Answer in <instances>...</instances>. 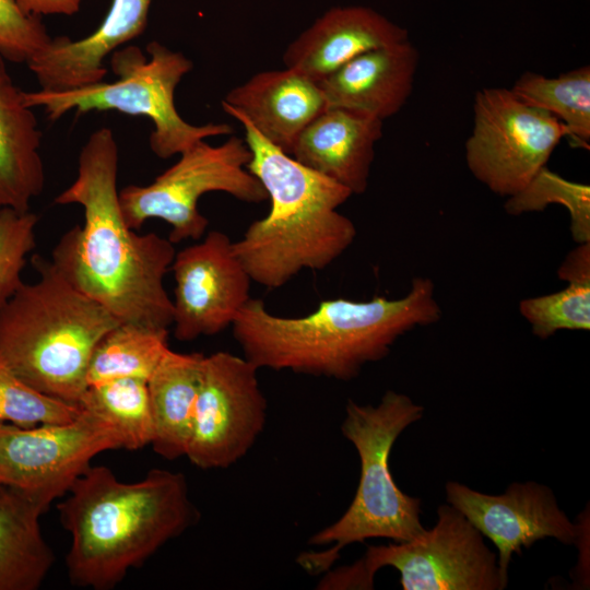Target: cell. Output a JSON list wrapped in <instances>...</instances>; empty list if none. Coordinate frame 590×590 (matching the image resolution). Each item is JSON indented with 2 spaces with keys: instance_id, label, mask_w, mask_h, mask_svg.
<instances>
[{
  "instance_id": "6da1fadb",
  "label": "cell",
  "mask_w": 590,
  "mask_h": 590,
  "mask_svg": "<svg viewBox=\"0 0 590 590\" xmlns=\"http://www.w3.org/2000/svg\"><path fill=\"white\" fill-rule=\"evenodd\" d=\"M118 161L113 130L94 131L81 150L75 180L55 198L57 204L81 205L83 225L61 236L50 261L120 321L168 330L173 299L164 278L175 258L174 244L128 226L119 204Z\"/></svg>"
},
{
  "instance_id": "7a4b0ae2",
  "label": "cell",
  "mask_w": 590,
  "mask_h": 590,
  "mask_svg": "<svg viewBox=\"0 0 590 590\" xmlns=\"http://www.w3.org/2000/svg\"><path fill=\"white\" fill-rule=\"evenodd\" d=\"M440 318L433 281L417 276L400 298L327 299L302 317L273 315L263 300L250 298L232 332L244 357L258 369L346 381L366 364L385 358L401 335Z\"/></svg>"
},
{
  "instance_id": "3957f363",
  "label": "cell",
  "mask_w": 590,
  "mask_h": 590,
  "mask_svg": "<svg viewBox=\"0 0 590 590\" xmlns=\"http://www.w3.org/2000/svg\"><path fill=\"white\" fill-rule=\"evenodd\" d=\"M58 504L71 543L72 585L108 590L198 518L180 472L152 469L126 483L105 465H91Z\"/></svg>"
},
{
  "instance_id": "277c9868",
  "label": "cell",
  "mask_w": 590,
  "mask_h": 590,
  "mask_svg": "<svg viewBox=\"0 0 590 590\" xmlns=\"http://www.w3.org/2000/svg\"><path fill=\"white\" fill-rule=\"evenodd\" d=\"M251 157L247 169L270 200L269 213L250 223L233 249L251 280L279 288L303 270H323L354 241V223L338 211L352 192L306 167L264 139L240 114Z\"/></svg>"
},
{
  "instance_id": "5b68a950",
  "label": "cell",
  "mask_w": 590,
  "mask_h": 590,
  "mask_svg": "<svg viewBox=\"0 0 590 590\" xmlns=\"http://www.w3.org/2000/svg\"><path fill=\"white\" fill-rule=\"evenodd\" d=\"M38 274L0 307V359L42 393L78 404L91 354L120 320L76 290L40 255Z\"/></svg>"
},
{
  "instance_id": "8992f818",
  "label": "cell",
  "mask_w": 590,
  "mask_h": 590,
  "mask_svg": "<svg viewBox=\"0 0 590 590\" xmlns=\"http://www.w3.org/2000/svg\"><path fill=\"white\" fill-rule=\"evenodd\" d=\"M423 412L409 396L393 390H388L376 406L347 401L341 430L361 460L358 486L342 517L309 539L311 545L331 547L302 553L297 562L304 569L311 574L328 571L343 547L352 543L373 538L406 542L426 530L421 522V499L403 493L389 468L396 440L422 418Z\"/></svg>"
},
{
  "instance_id": "52a82bcc",
  "label": "cell",
  "mask_w": 590,
  "mask_h": 590,
  "mask_svg": "<svg viewBox=\"0 0 590 590\" xmlns=\"http://www.w3.org/2000/svg\"><path fill=\"white\" fill-rule=\"evenodd\" d=\"M149 58L137 46H122L111 52L110 66L117 79L62 90L23 92L26 106L42 107L56 121L66 113L116 110L144 116L153 123L150 148L161 158L180 154L193 144L216 135H231L227 123H188L175 106V90L192 69V61L153 40L146 45Z\"/></svg>"
},
{
  "instance_id": "ba28073f",
  "label": "cell",
  "mask_w": 590,
  "mask_h": 590,
  "mask_svg": "<svg viewBox=\"0 0 590 590\" xmlns=\"http://www.w3.org/2000/svg\"><path fill=\"white\" fill-rule=\"evenodd\" d=\"M384 567L403 590H502L508 585L482 533L453 506L440 505L436 524L411 541L369 545L352 566L328 570L319 589H370Z\"/></svg>"
},
{
  "instance_id": "9c48e42d",
  "label": "cell",
  "mask_w": 590,
  "mask_h": 590,
  "mask_svg": "<svg viewBox=\"0 0 590 590\" xmlns=\"http://www.w3.org/2000/svg\"><path fill=\"white\" fill-rule=\"evenodd\" d=\"M179 160L150 185H129L119 190V204L128 226L139 229L150 219L170 226L175 245L204 234L209 220L200 213V198L213 191L249 203L268 199L261 182L248 169L251 153L245 141L232 135L213 146L204 140L179 154Z\"/></svg>"
},
{
  "instance_id": "30bf717a",
  "label": "cell",
  "mask_w": 590,
  "mask_h": 590,
  "mask_svg": "<svg viewBox=\"0 0 590 590\" xmlns=\"http://www.w3.org/2000/svg\"><path fill=\"white\" fill-rule=\"evenodd\" d=\"M567 137L558 119L524 104L510 90L482 88L473 102L467 165L491 191L508 198L546 166L555 148Z\"/></svg>"
},
{
  "instance_id": "8fae6325",
  "label": "cell",
  "mask_w": 590,
  "mask_h": 590,
  "mask_svg": "<svg viewBox=\"0 0 590 590\" xmlns=\"http://www.w3.org/2000/svg\"><path fill=\"white\" fill-rule=\"evenodd\" d=\"M123 448L118 428L82 408L72 421L20 427L0 423V486L49 508L101 452Z\"/></svg>"
},
{
  "instance_id": "7c38bea8",
  "label": "cell",
  "mask_w": 590,
  "mask_h": 590,
  "mask_svg": "<svg viewBox=\"0 0 590 590\" xmlns=\"http://www.w3.org/2000/svg\"><path fill=\"white\" fill-rule=\"evenodd\" d=\"M258 368L228 352L203 356L186 457L200 469H224L240 460L263 430L267 400Z\"/></svg>"
},
{
  "instance_id": "4fadbf2b",
  "label": "cell",
  "mask_w": 590,
  "mask_h": 590,
  "mask_svg": "<svg viewBox=\"0 0 590 590\" xmlns=\"http://www.w3.org/2000/svg\"><path fill=\"white\" fill-rule=\"evenodd\" d=\"M174 337L181 342L232 327L251 298V278L223 232L211 231L175 253Z\"/></svg>"
},
{
  "instance_id": "5bb4252c",
  "label": "cell",
  "mask_w": 590,
  "mask_h": 590,
  "mask_svg": "<svg viewBox=\"0 0 590 590\" xmlns=\"http://www.w3.org/2000/svg\"><path fill=\"white\" fill-rule=\"evenodd\" d=\"M446 500L458 509L498 550L497 564L508 577L514 553L536 541L554 538L577 544L580 527L559 508L553 491L534 481L514 482L502 495H488L456 481L446 484Z\"/></svg>"
},
{
  "instance_id": "9a60e30c",
  "label": "cell",
  "mask_w": 590,
  "mask_h": 590,
  "mask_svg": "<svg viewBox=\"0 0 590 590\" xmlns=\"http://www.w3.org/2000/svg\"><path fill=\"white\" fill-rule=\"evenodd\" d=\"M406 39V28L369 7H333L287 46L283 62L318 83L363 52Z\"/></svg>"
},
{
  "instance_id": "2e32d148",
  "label": "cell",
  "mask_w": 590,
  "mask_h": 590,
  "mask_svg": "<svg viewBox=\"0 0 590 590\" xmlns=\"http://www.w3.org/2000/svg\"><path fill=\"white\" fill-rule=\"evenodd\" d=\"M152 0H111L99 26L88 36L72 40L51 38L27 66L40 88L62 91L103 81L105 58L146 27Z\"/></svg>"
},
{
  "instance_id": "e0dca14e",
  "label": "cell",
  "mask_w": 590,
  "mask_h": 590,
  "mask_svg": "<svg viewBox=\"0 0 590 590\" xmlns=\"http://www.w3.org/2000/svg\"><path fill=\"white\" fill-rule=\"evenodd\" d=\"M384 120L365 111L327 106L298 135L297 162L361 194L368 187Z\"/></svg>"
},
{
  "instance_id": "ac0fdd59",
  "label": "cell",
  "mask_w": 590,
  "mask_h": 590,
  "mask_svg": "<svg viewBox=\"0 0 590 590\" xmlns=\"http://www.w3.org/2000/svg\"><path fill=\"white\" fill-rule=\"evenodd\" d=\"M327 106L318 83L290 68L258 72L222 101L224 111L244 116L264 139L288 155L302 131Z\"/></svg>"
},
{
  "instance_id": "d6986e66",
  "label": "cell",
  "mask_w": 590,
  "mask_h": 590,
  "mask_svg": "<svg viewBox=\"0 0 590 590\" xmlns=\"http://www.w3.org/2000/svg\"><path fill=\"white\" fill-rule=\"evenodd\" d=\"M418 51L410 38L358 55L318 82L328 106L368 113L385 120L413 91Z\"/></svg>"
},
{
  "instance_id": "ffe728a7",
  "label": "cell",
  "mask_w": 590,
  "mask_h": 590,
  "mask_svg": "<svg viewBox=\"0 0 590 590\" xmlns=\"http://www.w3.org/2000/svg\"><path fill=\"white\" fill-rule=\"evenodd\" d=\"M0 55V209L30 211L45 186L42 132Z\"/></svg>"
},
{
  "instance_id": "44dd1931",
  "label": "cell",
  "mask_w": 590,
  "mask_h": 590,
  "mask_svg": "<svg viewBox=\"0 0 590 590\" xmlns=\"http://www.w3.org/2000/svg\"><path fill=\"white\" fill-rule=\"evenodd\" d=\"M203 356L169 349L148 380L154 422L151 446L167 460L186 456Z\"/></svg>"
},
{
  "instance_id": "7402d4cb",
  "label": "cell",
  "mask_w": 590,
  "mask_h": 590,
  "mask_svg": "<svg viewBox=\"0 0 590 590\" xmlns=\"http://www.w3.org/2000/svg\"><path fill=\"white\" fill-rule=\"evenodd\" d=\"M47 509L0 487V590H36L46 579L55 560L39 521Z\"/></svg>"
},
{
  "instance_id": "603a6c76",
  "label": "cell",
  "mask_w": 590,
  "mask_h": 590,
  "mask_svg": "<svg viewBox=\"0 0 590 590\" xmlns=\"http://www.w3.org/2000/svg\"><path fill=\"white\" fill-rule=\"evenodd\" d=\"M168 350V330L120 321L95 345L86 385L117 378L148 381Z\"/></svg>"
},
{
  "instance_id": "cb8c5ba5",
  "label": "cell",
  "mask_w": 590,
  "mask_h": 590,
  "mask_svg": "<svg viewBox=\"0 0 590 590\" xmlns=\"http://www.w3.org/2000/svg\"><path fill=\"white\" fill-rule=\"evenodd\" d=\"M510 91L524 104L544 110L567 129L577 148L589 149L590 67L581 66L555 78L527 71Z\"/></svg>"
},
{
  "instance_id": "d4e9b609",
  "label": "cell",
  "mask_w": 590,
  "mask_h": 590,
  "mask_svg": "<svg viewBox=\"0 0 590 590\" xmlns=\"http://www.w3.org/2000/svg\"><path fill=\"white\" fill-rule=\"evenodd\" d=\"M79 405L111 422L122 436L123 449L138 450L151 445L154 422L148 381L117 378L90 385Z\"/></svg>"
},
{
  "instance_id": "484cf974",
  "label": "cell",
  "mask_w": 590,
  "mask_h": 590,
  "mask_svg": "<svg viewBox=\"0 0 590 590\" xmlns=\"http://www.w3.org/2000/svg\"><path fill=\"white\" fill-rule=\"evenodd\" d=\"M565 206L570 216V232L578 244L590 243V187L550 170L540 169L519 192L508 197L505 210L510 215L542 211L548 204Z\"/></svg>"
},
{
  "instance_id": "4316f807",
  "label": "cell",
  "mask_w": 590,
  "mask_h": 590,
  "mask_svg": "<svg viewBox=\"0 0 590 590\" xmlns=\"http://www.w3.org/2000/svg\"><path fill=\"white\" fill-rule=\"evenodd\" d=\"M555 293L529 297L519 304L532 333L545 340L559 330L590 329V281H569Z\"/></svg>"
},
{
  "instance_id": "83f0119b",
  "label": "cell",
  "mask_w": 590,
  "mask_h": 590,
  "mask_svg": "<svg viewBox=\"0 0 590 590\" xmlns=\"http://www.w3.org/2000/svg\"><path fill=\"white\" fill-rule=\"evenodd\" d=\"M81 412L82 408L78 404L32 388L0 359V423L33 427L69 422Z\"/></svg>"
},
{
  "instance_id": "f1b7e54d",
  "label": "cell",
  "mask_w": 590,
  "mask_h": 590,
  "mask_svg": "<svg viewBox=\"0 0 590 590\" xmlns=\"http://www.w3.org/2000/svg\"><path fill=\"white\" fill-rule=\"evenodd\" d=\"M38 215L0 209V307L23 285L22 272L36 247Z\"/></svg>"
},
{
  "instance_id": "f546056e",
  "label": "cell",
  "mask_w": 590,
  "mask_h": 590,
  "mask_svg": "<svg viewBox=\"0 0 590 590\" xmlns=\"http://www.w3.org/2000/svg\"><path fill=\"white\" fill-rule=\"evenodd\" d=\"M40 16L26 15L15 0H0V55L28 62L51 40Z\"/></svg>"
},
{
  "instance_id": "4dcf8cb0",
  "label": "cell",
  "mask_w": 590,
  "mask_h": 590,
  "mask_svg": "<svg viewBox=\"0 0 590 590\" xmlns=\"http://www.w3.org/2000/svg\"><path fill=\"white\" fill-rule=\"evenodd\" d=\"M563 281H590V243L578 244L570 251L558 269Z\"/></svg>"
},
{
  "instance_id": "1f68e13d",
  "label": "cell",
  "mask_w": 590,
  "mask_h": 590,
  "mask_svg": "<svg viewBox=\"0 0 590 590\" xmlns=\"http://www.w3.org/2000/svg\"><path fill=\"white\" fill-rule=\"evenodd\" d=\"M26 15H73L80 10L81 0H15Z\"/></svg>"
},
{
  "instance_id": "d6a6232c",
  "label": "cell",
  "mask_w": 590,
  "mask_h": 590,
  "mask_svg": "<svg viewBox=\"0 0 590 590\" xmlns=\"http://www.w3.org/2000/svg\"><path fill=\"white\" fill-rule=\"evenodd\" d=\"M1 487V486H0Z\"/></svg>"
}]
</instances>
